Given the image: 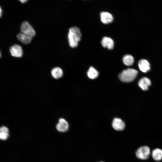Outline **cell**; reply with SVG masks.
<instances>
[{
    "mask_svg": "<svg viewBox=\"0 0 162 162\" xmlns=\"http://www.w3.org/2000/svg\"><path fill=\"white\" fill-rule=\"evenodd\" d=\"M153 159L157 161H160L162 159V150L157 148L154 149L152 154Z\"/></svg>",
    "mask_w": 162,
    "mask_h": 162,
    "instance_id": "13",
    "label": "cell"
},
{
    "mask_svg": "<svg viewBox=\"0 0 162 162\" xmlns=\"http://www.w3.org/2000/svg\"><path fill=\"white\" fill-rule=\"evenodd\" d=\"M135 154L136 157L138 159L145 160L148 158L150 154V150L148 146H143L138 148Z\"/></svg>",
    "mask_w": 162,
    "mask_h": 162,
    "instance_id": "3",
    "label": "cell"
},
{
    "mask_svg": "<svg viewBox=\"0 0 162 162\" xmlns=\"http://www.w3.org/2000/svg\"><path fill=\"white\" fill-rule=\"evenodd\" d=\"M98 71L93 67H90L87 72L88 77L91 79H94L97 78L98 75Z\"/></svg>",
    "mask_w": 162,
    "mask_h": 162,
    "instance_id": "17",
    "label": "cell"
},
{
    "mask_svg": "<svg viewBox=\"0 0 162 162\" xmlns=\"http://www.w3.org/2000/svg\"><path fill=\"white\" fill-rule=\"evenodd\" d=\"M138 65L140 70L144 73L147 72L150 69V64L146 59L140 60L138 62Z\"/></svg>",
    "mask_w": 162,
    "mask_h": 162,
    "instance_id": "10",
    "label": "cell"
},
{
    "mask_svg": "<svg viewBox=\"0 0 162 162\" xmlns=\"http://www.w3.org/2000/svg\"><path fill=\"white\" fill-rule=\"evenodd\" d=\"M101 44L105 48H106L109 50L113 49L114 43L113 40L110 37L104 36L101 39Z\"/></svg>",
    "mask_w": 162,
    "mask_h": 162,
    "instance_id": "7",
    "label": "cell"
},
{
    "mask_svg": "<svg viewBox=\"0 0 162 162\" xmlns=\"http://www.w3.org/2000/svg\"><path fill=\"white\" fill-rule=\"evenodd\" d=\"M100 17L101 21L105 24L112 22L114 19L112 14L107 11L101 12L100 14Z\"/></svg>",
    "mask_w": 162,
    "mask_h": 162,
    "instance_id": "6",
    "label": "cell"
},
{
    "mask_svg": "<svg viewBox=\"0 0 162 162\" xmlns=\"http://www.w3.org/2000/svg\"><path fill=\"white\" fill-rule=\"evenodd\" d=\"M11 55L14 57H21L22 55V50L21 47L19 45L15 44L12 45L9 49Z\"/></svg>",
    "mask_w": 162,
    "mask_h": 162,
    "instance_id": "5",
    "label": "cell"
},
{
    "mask_svg": "<svg viewBox=\"0 0 162 162\" xmlns=\"http://www.w3.org/2000/svg\"><path fill=\"white\" fill-rule=\"evenodd\" d=\"M112 125L113 128L117 131L122 130L125 127L124 122L121 119L116 118L113 119Z\"/></svg>",
    "mask_w": 162,
    "mask_h": 162,
    "instance_id": "8",
    "label": "cell"
},
{
    "mask_svg": "<svg viewBox=\"0 0 162 162\" xmlns=\"http://www.w3.org/2000/svg\"><path fill=\"white\" fill-rule=\"evenodd\" d=\"M100 162H103V161H100Z\"/></svg>",
    "mask_w": 162,
    "mask_h": 162,
    "instance_id": "20",
    "label": "cell"
},
{
    "mask_svg": "<svg viewBox=\"0 0 162 162\" xmlns=\"http://www.w3.org/2000/svg\"><path fill=\"white\" fill-rule=\"evenodd\" d=\"M0 16H1V15H2V9H1V7H0Z\"/></svg>",
    "mask_w": 162,
    "mask_h": 162,
    "instance_id": "19",
    "label": "cell"
},
{
    "mask_svg": "<svg viewBox=\"0 0 162 162\" xmlns=\"http://www.w3.org/2000/svg\"><path fill=\"white\" fill-rule=\"evenodd\" d=\"M16 37L20 41L25 44L30 43L32 38L21 32L18 34Z\"/></svg>",
    "mask_w": 162,
    "mask_h": 162,
    "instance_id": "12",
    "label": "cell"
},
{
    "mask_svg": "<svg viewBox=\"0 0 162 162\" xmlns=\"http://www.w3.org/2000/svg\"><path fill=\"white\" fill-rule=\"evenodd\" d=\"M69 128V124L67 121L63 118L59 119L58 123L56 125L57 130L60 132L67 131Z\"/></svg>",
    "mask_w": 162,
    "mask_h": 162,
    "instance_id": "9",
    "label": "cell"
},
{
    "mask_svg": "<svg viewBox=\"0 0 162 162\" xmlns=\"http://www.w3.org/2000/svg\"><path fill=\"white\" fill-rule=\"evenodd\" d=\"M21 33L31 37L35 34V32L33 27L27 21H23L20 26Z\"/></svg>",
    "mask_w": 162,
    "mask_h": 162,
    "instance_id": "4",
    "label": "cell"
},
{
    "mask_svg": "<svg viewBox=\"0 0 162 162\" xmlns=\"http://www.w3.org/2000/svg\"><path fill=\"white\" fill-rule=\"evenodd\" d=\"M138 84L142 90L146 91L148 89V86L151 85V82L148 78L144 77L139 80Z\"/></svg>",
    "mask_w": 162,
    "mask_h": 162,
    "instance_id": "11",
    "label": "cell"
},
{
    "mask_svg": "<svg viewBox=\"0 0 162 162\" xmlns=\"http://www.w3.org/2000/svg\"><path fill=\"white\" fill-rule=\"evenodd\" d=\"M51 74L53 77L56 79H58L62 76L63 72L60 68L56 67L52 70Z\"/></svg>",
    "mask_w": 162,
    "mask_h": 162,
    "instance_id": "14",
    "label": "cell"
},
{
    "mask_svg": "<svg viewBox=\"0 0 162 162\" xmlns=\"http://www.w3.org/2000/svg\"><path fill=\"white\" fill-rule=\"evenodd\" d=\"M138 72L135 69L128 68L123 70L118 75L119 79L122 82H130L133 81L137 76Z\"/></svg>",
    "mask_w": 162,
    "mask_h": 162,
    "instance_id": "2",
    "label": "cell"
},
{
    "mask_svg": "<svg viewBox=\"0 0 162 162\" xmlns=\"http://www.w3.org/2000/svg\"><path fill=\"white\" fill-rule=\"evenodd\" d=\"M20 1L21 3H25V2H27V0H20Z\"/></svg>",
    "mask_w": 162,
    "mask_h": 162,
    "instance_id": "18",
    "label": "cell"
},
{
    "mask_svg": "<svg viewBox=\"0 0 162 162\" xmlns=\"http://www.w3.org/2000/svg\"><path fill=\"white\" fill-rule=\"evenodd\" d=\"M122 61L125 65L130 66L133 64L134 62V57L131 55L126 54L123 57Z\"/></svg>",
    "mask_w": 162,
    "mask_h": 162,
    "instance_id": "16",
    "label": "cell"
},
{
    "mask_svg": "<svg viewBox=\"0 0 162 162\" xmlns=\"http://www.w3.org/2000/svg\"><path fill=\"white\" fill-rule=\"evenodd\" d=\"M68 37L69 46L75 47L78 45L81 39L82 34L80 28L77 26H72L69 29Z\"/></svg>",
    "mask_w": 162,
    "mask_h": 162,
    "instance_id": "1",
    "label": "cell"
},
{
    "mask_svg": "<svg viewBox=\"0 0 162 162\" xmlns=\"http://www.w3.org/2000/svg\"><path fill=\"white\" fill-rule=\"evenodd\" d=\"M9 136V130L5 126H2L0 128V138L4 140L7 139Z\"/></svg>",
    "mask_w": 162,
    "mask_h": 162,
    "instance_id": "15",
    "label": "cell"
}]
</instances>
